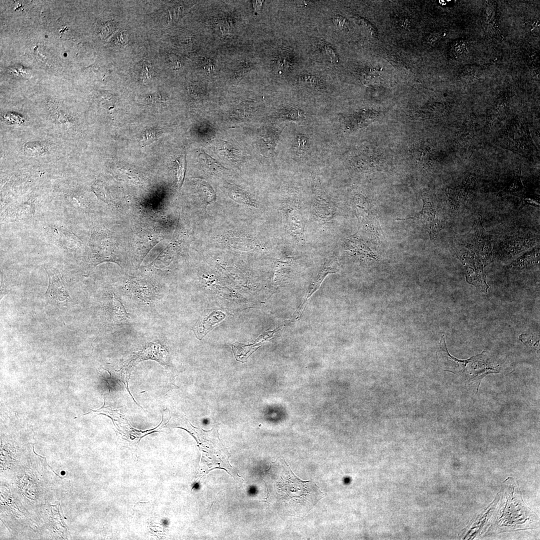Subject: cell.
I'll list each match as a JSON object with an SVG mask.
<instances>
[{
  "instance_id": "6da1fadb",
  "label": "cell",
  "mask_w": 540,
  "mask_h": 540,
  "mask_svg": "<svg viewBox=\"0 0 540 540\" xmlns=\"http://www.w3.org/2000/svg\"><path fill=\"white\" fill-rule=\"evenodd\" d=\"M438 366L444 371L460 376L466 386L476 394L482 380L490 374H510L514 371L506 356L484 350L466 360L452 356L448 352L445 337L442 336L436 352Z\"/></svg>"
},
{
  "instance_id": "7a4b0ae2",
  "label": "cell",
  "mask_w": 540,
  "mask_h": 540,
  "mask_svg": "<svg viewBox=\"0 0 540 540\" xmlns=\"http://www.w3.org/2000/svg\"><path fill=\"white\" fill-rule=\"evenodd\" d=\"M492 235L484 228L480 218L474 222L467 234L458 238V246L461 251L478 259L485 266L493 260Z\"/></svg>"
},
{
  "instance_id": "3957f363",
  "label": "cell",
  "mask_w": 540,
  "mask_h": 540,
  "mask_svg": "<svg viewBox=\"0 0 540 540\" xmlns=\"http://www.w3.org/2000/svg\"><path fill=\"white\" fill-rule=\"evenodd\" d=\"M281 211L284 226L292 239L304 244V218L298 192L293 188L287 191L283 198Z\"/></svg>"
},
{
  "instance_id": "277c9868",
  "label": "cell",
  "mask_w": 540,
  "mask_h": 540,
  "mask_svg": "<svg viewBox=\"0 0 540 540\" xmlns=\"http://www.w3.org/2000/svg\"><path fill=\"white\" fill-rule=\"evenodd\" d=\"M312 214L319 228L324 230H328L333 225L336 208L322 188L316 173L312 174Z\"/></svg>"
},
{
  "instance_id": "5b68a950",
  "label": "cell",
  "mask_w": 540,
  "mask_h": 540,
  "mask_svg": "<svg viewBox=\"0 0 540 540\" xmlns=\"http://www.w3.org/2000/svg\"><path fill=\"white\" fill-rule=\"evenodd\" d=\"M114 253L110 236L107 232L96 230L92 234L90 241V250L82 260V263L89 271L98 264L104 262H118Z\"/></svg>"
},
{
  "instance_id": "8992f818",
  "label": "cell",
  "mask_w": 540,
  "mask_h": 540,
  "mask_svg": "<svg viewBox=\"0 0 540 540\" xmlns=\"http://www.w3.org/2000/svg\"><path fill=\"white\" fill-rule=\"evenodd\" d=\"M43 229L46 239L68 252H78L82 246L78 234L64 222H48Z\"/></svg>"
},
{
  "instance_id": "52a82bcc",
  "label": "cell",
  "mask_w": 540,
  "mask_h": 540,
  "mask_svg": "<svg viewBox=\"0 0 540 540\" xmlns=\"http://www.w3.org/2000/svg\"><path fill=\"white\" fill-rule=\"evenodd\" d=\"M423 207L422 210L414 216L407 218H396V220L412 219L420 223L427 230L430 239L435 240L442 230L439 218V210L437 205L429 198H423Z\"/></svg>"
},
{
  "instance_id": "ba28073f",
  "label": "cell",
  "mask_w": 540,
  "mask_h": 540,
  "mask_svg": "<svg viewBox=\"0 0 540 540\" xmlns=\"http://www.w3.org/2000/svg\"><path fill=\"white\" fill-rule=\"evenodd\" d=\"M454 252L464 266L466 282L482 292H487L489 286L486 280V276L483 270L484 266L482 262L473 256L458 252Z\"/></svg>"
},
{
  "instance_id": "9c48e42d",
  "label": "cell",
  "mask_w": 540,
  "mask_h": 540,
  "mask_svg": "<svg viewBox=\"0 0 540 540\" xmlns=\"http://www.w3.org/2000/svg\"><path fill=\"white\" fill-rule=\"evenodd\" d=\"M338 270V264L337 260L334 256H331L326 260L321 269L312 280L306 294L304 300L302 302L301 304L300 305L295 312L293 314L291 318L292 321L298 320L300 318L304 310L308 300L312 295L318 290L325 278L328 274L336 272Z\"/></svg>"
},
{
  "instance_id": "30bf717a",
  "label": "cell",
  "mask_w": 540,
  "mask_h": 540,
  "mask_svg": "<svg viewBox=\"0 0 540 540\" xmlns=\"http://www.w3.org/2000/svg\"><path fill=\"white\" fill-rule=\"evenodd\" d=\"M102 312L104 318L110 324H122L128 321V314L114 292H110L103 302Z\"/></svg>"
},
{
  "instance_id": "8fae6325",
  "label": "cell",
  "mask_w": 540,
  "mask_h": 540,
  "mask_svg": "<svg viewBox=\"0 0 540 540\" xmlns=\"http://www.w3.org/2000/svg\"><path fill=\"white\" fill-rule=\"evenodd\" d=\"M124 290L128 294L148 304L156 300L158 295L156 288L152 284L134 278L128 279Z\"/></svg>"
},
{
  "instance_id": "7c38bea8",
  "label": "cell",
  "mask_w": 540,
  "mask_h": 540,
  "mask_svg": "<svg viewBox=\"0 0 540 540\" xmlns=\"http://www.w3.org/2000/svg\"><path fill=\"white\" fill-rule=\"evenodd\" d=\"M48 278V286L46 291V295L50 300L55 302H62L70 297L64 284L62 276L58 272L50 268L48 266H44Z\"/></svg>"
},
{
  "instance_id": "4fadbf2b",
  "label": "cell",
  "mask_w": 540,
  "mask_h": 540,
  "mask_svg": "<svg viewBox=\"0 0 540 540\" xmlns=\"http://www.w3.org/2000/svg\"><path fill=\"white\" fill-rule=\"evenodd\" d=\"M35 208L34 204L28 202H23L8 206L2 212V215L3 218L10 222L28 220L34 216Z\"/></svg>"
},
{
  "instance_id": "5bb4252c",
  "label": "cell",
  "mask_w": 540,
  "mask_h": 540,
  "mask_svg": "<svg viewBox=\"0 0 540 540\" xmlns=\"http://www.w3.org/2000/svg\"><path fill=\"white\" fill-rule=\"evenodd\" d=\"M224 318V314L219 311H214L200 318L193 328L197 338L202 339Z\"/></svg>"
},
{
  "instance_id": "9a60e30c",
  "label": "cell",
  "mask_w": 540,
  "mask_h": 540,
  "mask_svg": "<svg viewBox=\"0 0 540 540\" xmlns=\"http://www.w3.org/2000/svg\"><path fill=\"white\" fill-rule=\"evenodd\" d=\"M539 261L540 246L538 244L514 261L510 267L513 269L522 270L538 264Z\"/></svg>"
},
{
  "instance_id": "2e32d148",
  "label": "cell",
  "mask_w": 540,
  "mask_h": 540,
  "mask_svg": "<svg viewBox=\"0 0 540 540\" xmlns=\"http://www.w3.org/2000/svg\"><path fill=\"white\" fill-rule=\"evenodd\" d=\"M499 194L504 196L506 194H512L522 198L526 197L524 194V188L520 180V175L518 174L514 177L511 183L506 187Z\"/></svg>"
},
{
  "instance_id": "e0dca14e",
  "label": "cell",
  "mask_w": 540,
  "mask_h": 540,
  "mask_svg": "<svg viewBox=\"0 0 540 540\" xmlns=\"http://www.w3.org/2000/svg\"><path fill=\"white\" fill-rule=\"evenodd\" d=\"M227 190L231 198L239 202L248 204L256 206V204L251 199L248 194L240 188L231 184L227 187Z\"/></svg>"
},
{
  "instance_id": "ac0fdd59",
  "label": "cell",
  "mask_w": 540,
  "mask_h": 540,
  "mask_svg": "<svg viewBox=\"0 0 540 540\" xmlns=\"http://www.w3.org/2000/svg\"><path fill=\"white\" fill-rule=\"evenodd\" d=\"M520 340L532 351L539 355L540 354V335L536 334H521Z\"/></svg>"
},
{
  "instance_id": "d6986e66",
  "label": "cell",
  "mask_w": 540,
  "mask_h": 540,
  "mask_svg": "<svg viewBox=\"0 0 540 540\" xmlns=\"http://www.w3.org/2000/svg\"><path fill=\"white\" fill-rule=\"evenodd\" d=\"M200 158L207 168L213 171H223L226 169L220 163L204 152L200 154Z\"/></svg>"
},
{
  "instance_id": "ffe728a7",
  "label": "cell",
  "mask_w": 540,
  "mask_h": 540,
  "mask_svg": "<svg viewBox=\"0 0 540 540\" xmlns=\"http://www.w3.org/2000/svg\"><path fill=\"white\" fill-rule=\"evenodd\" d=\"M332 20L334 24L339 28L344 31L349 30L350 23L344 18L336 15L333 18Z\"/></svg>"
},
{
  "instance_id": "44dd1931",
  "label": "cell",
  "mask_w": 540,
  "mask_h": 540,
  "mask_svg": "<svg viewBox=\"0 0 540 540\" xmlns=\"http://www.w3.org/2000/svg\"><path fill=\"white\" fill-rule=\"evenodd\" d=\"M324 51L326 55L334 62H338V58L333 48L330 46H326Z\"/></svg>"
},
{
  "instance_id": "7402d4cb",
  "label": "cell",
  "mask_w": 540,
  "mask_h": 540,
  "mask_svg": "<svg viewBox=\"0 0 540 540\" xmlns=\"http://www.w3.org/2000/svg\"><path fill=\"white\" fill-rule=\"evenodd\" d=\"M149 66H150L148 64H144L142 66L141 76L144 79L148 80L151 78L152 69Z\"/></svg>"
},
{
  "instance_id": "603a6c76",
  "label": "cell",
  "mask_w": 540,
  "mask_h": 540,
  "mask_svg": "<svg viewBox=\"0 0 540 540\" xmlns=\"http://www.w3.org/2000/svg\"><path fill=\"white\" fill-rule=\"evenodd\" d=\"M299 80L300 82L308 83L309 84H316L318 82L317 78L314 76L304 75L300 77Z\"/></svg>"
},
{
  "instance_id": "cb8c5ba5",
  "label": "cell",
  "mask_w": 540,
  "mask_h": 540,
  "mask_svg": "<svg viewBox=\"0 0 540 540\" xmlns=\"http://www.w3.org/2000/svg\"><path fill=\"white\" fill-rule=\"evenodd\" d=\"M253 5L254 10L256 12L260 11L262 10V4L263 0H254Z\"/></svg>"
},
{
  "instance_id": "d4e9b609",
  "label": "cell",
  "mask_w": 540,
  "mask_h": 540,
  "mask_svg": "<svg viewBox=\"0 0 540 540\" xmlns=\"http://www.w3.org/2000/svg\"><path fill=\"white\" fill-rule=\"evenodd\" d=\"M61 474H62L64 475L65 472H61Z\"/></svg>"
}]
</instances>
